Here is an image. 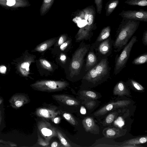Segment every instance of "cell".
Listing matches in <instances>:
<instances>
[{
  "label": "cell",
  "instance_id": "cell-25",
  "mask_svg": "<svg viewBox=\"0 0 147 147\" xmlns=\"http://www.w3.org/2000/svg\"><path fill=\"white\" fill-rule=\"evenodd\" d=\"M124 3L130 5L147 6V0H126Z\"/></svg>",
  "mask_w": 147,
  "mask_h": 147
},
{
  "label": "cell",
  "instance_id": "cell-21",
  "mask_svg": "<svg viewBox=\"0 0 147 147\" xmlns=\"http://www.w3.org/2000/svg\"><path fill=\"white\" fill-rule=\"evenodd\" d=\"M147 136L138 137L129 139L126 141L123 144V146H126L129 145H135L141 144H143L146 142Z\"/></svg>",
  "mask_w": 147,
  "mask_h": 147
},
{
  "label": "cell",
  "instance_id": "cell-34",
  "mask_svg": "<svg viewBox=\"0 0 147 147\" xmlns=\"http://www.w3.org/2000/svg\"><path fill=\"white\" fill-rule=\"evenodd\" d=\"M67 38L65 34L61 35L59 37L58 42L57 45L60 46L65 41Z\"/></svg>",
  "mask_w": 147,
  "mask_h": 147
},
{
  "label": "cell",
  "instance_id": "cell-40",
  "mask_svg": "<svg viewBox=\"0 0 147 147\" xmlns=\"http://www.w3.org/2000/svg\"><path fill=\"white\" fill-rule=\"evenodd\" d=\"M66 58V55L64 54H61L60 57V59L63 63H64Z\"/></svg>",
  "mask_w": 147,
  "mask_h": 147
},
{
  "label": "cell",
  "instance_id": "cell-42",
  "mask_svg": "<svg viewBox=\"0 0 147 147\" xmlns=\"http://www.w3.org/2000/svg\"><path fill=\"white\" fill-rule=\"evenodd\" d=\"M53 121L55 123H58L60 121V119L59 117H55Z\"/></svg>",
  "mask_w": 147,
  "mask_h": 147
},
{
  "label": "cell",
  "instance_id": "cell-18",
  "mask_svg": "<svg viewBox=\"0 0 147 147\" xmlns=\"http://www.w3.org/2000/svg\"><path fill=\"white\" fill-rule=\"evenodd\" d=\"M82 124L86 132L94 133V131H98V127L92 117H87L84 118L82 121Z\"/></svg>",
  "mask_w": 147,
  "mask_h": 147
},
{
  "label": "cell",
  "instance_id": "cell-13",
  "mask_svg": "<svg viewBox=\"0 0 147 147\" xmlns=\"http://www.w3.org/2000/svg\"><path fill=\"white\" fill-rule=\"evenodd\" d=\"M85 69L86 72L95 67L100 61L95 53L93 46L91 45L87 53Z\"/></svg>",
  "mask_w": 147,
  "mask_h": 147
},
{
  "label": "cell",
  "instance_id": "cell-26",
  "mask_svg": "<svg viewBox=\"0 0 147 147\" xmlns=\"http://www.w3.org/2000/svg\"><path fill=\"white\" fill-rule=\"evenodd\" d=\"M127 84L128 85L130 86L138 91H142L144 90L142 86L134 79H129L127 82Z\"/></svg>",
  "mask_w": 147,
  "mask_h": 147
},
{
  "label": "cell",
  "instance_id": "cell-6",
  "mask_svg": "<svg viewBox=\"0 0 147 147\" xmlns=\"http://www.w3.org/2000/svg\"><path fill=\"white\" fill-rule=\"evenodd\" d=\"M69 85L65 81L42 80L37 81L31 86L36 90L50 92L61 91Z\"/></svg>",
  "mask_w": 147,
  "mask_h": 147
},
{
  "label": "cell",
  "instance_id": "cell-17",
  "mask_svg": "<svg viewBox=\"0 0 147 147\" xmlns=\"http://www.w3.org/2000/svg\"><path fill=\"white\" fill-rule=\"evenodd\" d=\"M129 89L128 85L122 81H120L117 83L113 90V93L115 95L122 96L124 95H129Z\"/></svg>",
  "mask_w": 147,
  "mask_h": 147
},
{
  "label": "cell",
  "instance_id": "cell-41",
  "mask_svg": "<svg viewBox=\"0 0 147 147\" xmlns=\"http://www.w3.org/2000/svg\"><path fill=\"white\" fill-rule=\"evenodd\" d=\"M80 113L83 115L85 114L86 113V110L85 107L83 106H81L80 109Z\"/></svg>",
  "mask_w": 147,
  "mask_h": 147
},
{
  "label": "cell",
  "instance_id": "cell-22",
  "mask_svg": "<svg viewBox=\"0 0 147 147\" xmlns=\"http://www.w3.org/2000/svg\"><path fill=\"white\" fill-rule=\"evenodd\" d=\"M119 3V0H109L105 7L106 16H109L113 11Z\"/></svg>",
  "mask_w": 147,
  "mask_h": 147
},
{
  "label": "cell",
  "instance_id": "cell-39",
  "mask_svg": "<svg viewBox=\"0 0 147 147\" xmlns=\"http://www.w3.org/2000/svg\"><path fill=\"white\" fill-rule=\"evenodd\" d=\"M38 143L40 145L44 146H47L48 144L47 142H45V141L42 140V139L40 138V139L39 138Z\"/></svg>",
  "mask_w": 147,
  "mask_h": 147
},
{
  "label": "cell",
  "instance_id": "cell-29",
  "mask_svg": "<svg viewBox=\"0 0 147 147\" xmlns=\"http://www.w3.org/2000/svg\"><path fill=\"white\" fill-rule=\"evenodd\" d=\"M62 116L65 119L71 124L73 125H76V120L70 114L65 113L63 114Z\"/></svg>",
  "mask_w": 147,
  "mask_h": 147
},
{
  "label": "cell",
  "instance_id": "cell-14",
  "mask_svg": "<svg viewBox=\"0 0 147 147\" xmlns=\"http://www.w3.org/2000/svg\"><path fill=\"white\" fill-rule=\"evenodd\" d=\"M59 111L47 108H39L36 111V115L40 117L52 120L59 114Z\"/></svg>",
  "mask_w": 147,
  "mask_h": 147
},
{
  "label": "cell",
  "instance_id": "cell-8",
  "mask_svg": "<svg viewBox=\"0 0 147 147\" xmlns=\"http://www.w3.org/2000/svg\"><path fill=\"white\" fill-rule=\"evenodd\" d=\"M38 127L41 135L47 142L57 136L56 129L50 123L46 121H39L38 123Z\"/></svg>",
  "mask_w": 147,
  "mask_h": 147
},
{
  "label": "cell",
  "instance_id": "cell-33",
  "mask_svg": "<svg viewBox=\"0 0 147 147\" xmlns=\"http://www.w3.org/2000/svg\"><path fill=\"white\" fill-rule=\"evenodd\" d=\"M96 104V102L93 100L87 102L85 104L86 107L88 109L93 108Z\"/></svg>",
  "mask_w": 147,
  "mask_h": 147
},
{
  "label": "cell",
  "instance_id": "cell-2",
  "mask_svg": "<svg viewBox=\"0 0 147 147\" xmlns=\"http://www.w3.org/2000/svg\"><path fill=\"white\" fill-rule=\"evenodd\" d=\"M111 69L108 57L102 59L95 67L86 72L83 79L90 86H96L110 78Z\"/></svg>",
  "mask_w": 147,
  "mask_h": 147
},
{
  "label": "cell",
  "instance_id": "cell-32",
  "mask_svg": "<svg viewBox=\"0 0 147 147\" xmlns=\"http://www.w3.org/2000/svg\"><path fill=\"white\" fill-rule=\"evenodd\" d=\"M94 3L96 5L97 12L100 14L102 8V0H94Z\"/></svg>",
  "mask_w": 147,
  "mask_h": 147
},
{
  "label": "cell",
  "instance_id": "cell-5",
  "mask_svg": "<svg viewBox=\"0 0 147 147\" xmlns=\"http://www.w3.org/2000/svg\"><path fill=\"white\" fill-rule=\"evenodd\" d=\"M137 41L136 36H133L124 47L119 55L117 54L115 58L113 74L116 75L125 67L129 59L132 48Z\"/></svg>",
  "mask_w": 147,
  "mask_h": 147
},
{
  "label": "cell",
  "instance_id": "cell-4",
  "mask_svg": "<svg viewBox=\"0 0 147 147\" xmlns=\"http://www.w3.org/2000/svg\"><path fill=\"white\" fill-rule=\"evenodd\" d=\"M90 45L82 43L74 54L69 66L70 72L72 76L80 74L83 65L84 57Z\"/></svg>",
  "mask_w": 147,
  "mask_h": 147
},
{
  "label": "cell",
  "instance_id": "cell-15",
  "mask_svg": "<svg viewBox=\"0 0 147 147\" xmlns=\"http://www.w3.org/2000/svg\"><path fill=\"white\" fill-rule=\"evenodd\" d=\"M126 131L125 129L119 128L107 127L103 131L104 136L107 138H116L124 135Z\"/></svg>",
  "mask_w": 147,
  "mask_h": 147
},
{
  "label": "cell",
  "instance_id": "cell-23",
  "mask_svg": "<svg viewBox=\"0 0 147 147\" xmlns=\"http://www.w3.org/2000/svg\"><path fill=\"white\" fill-rule=\"evenodd\" d=\"M54 0H43L40 10L41 16L46 13L52 5Z\"/></svg>",
  "mask_w": 147,
  "mask_h": 147
},
{
  "label": "cell",
  "instance_id": "cell-28",
  "mask_svg": "<svg viewBox=\"0 0 147 147\" xmlns=\"http://www.w3.org/2000/svg\"><path fill=\"white\" fill-rule=\"evenodd\" d=\"M57 136L61 142L64 147H71L70 144L66 140L63 134L59 130L56 129Z\"/></svg>",
  "mask_w": 147,
  "mask_h": 147
},
{
  "label": "cell",
  "instance_id": "cell-36",
  "mask_svg": "<svg viewBox=\"0 0 147 147\" xmlns=\"http://www.w3.org/2000/svg\"><path fill=\"white\" fill-rule=\"evenodd\" d=\"M24 101H27L28 100L27 99L22 100H17L15 102L14 104L16 107H20L23 105Z\"/></svg>",
  "mask_w": 147,
  "mask_h": 147
},
{
  "label": "cell",
  "instance_id": "cell-27",
  "mask_svg": "<svg viewBox=\"0 0 147 147\" xmlns=\"http://www.w3.org/2000/svg\"><path fill=\"white\" fill-rule=\"evenodd\" d=\"M81 95L88 98L95 99L98 98L97 94L95 92L88 90H83L80 92Z\"/></svg>",
  "mask_w": 147,
  "mask_h": 147
},
{
  "label": "cell",
  "instance_id": "cell-3",
  "mask_svg": "<svg viewBox=\"0 0 147 147\" xmlns=\"http://www.w3.org/2000/svg\"><path fill=\"white\" fill-rule=\"evenodd\" d=\"M96 11L95 7L90 6L84 11V18L86 24L81 28L77 33L76 40H90L93 35V31L97 28L95 22Z\"/></svg>",
  "mask_w": 147,
  "mask_h": 147
},
{
  "label": "cell",
  "instance_id": "cell-20",
  "mask_svg": "<svg viewBox=\"0 0 147 147\" xmlns=\"http://www.w3.org/2000/svg\"><path fill=\"white\" fill-rule=\"evenodd\" d=\"M57 38H54L47 40L37 45L34 49V51L42 52L52 46L57 41Z\"/></svg>",
  "mask_w": 147,
  "mask_h": 147
},
{
  "label": "cell",
  "instance_id": "cell-19",
  "mask_svg": "<svg viewBox=\"0 0 147 147\" xmlns=\"http://www.w3.org/2000/svg\"><path fill=\"white\" fill-rule=\"evenodd\" d=\"M111 28L107 26L103 28L95 41L91 44L93 47L96 46L99 43L108 38L110 36Z\"/></svg>",
  "mask_w": 147,
  "mask_h": 147
},
{
  "label": "cell",
  "instance_id": "cell-9",
  "mask_svg": "<svg viewBox=\"0 0 147 147\" xmlns=\"http://www.w3.org/2000/svg\"><path fill=\"white\" fill-rule=\"evenodd\" d=\"M123 18L133 20L140 22H147V11L139 10H123L119 14Z\"/></svg>",
  "mask_w": 147,
  "mask_h": 147
},
{
  "label": "cell",
  "instance_id": "cell-16",
  "mask_svg": "<svg viewBox=\"0 0 147 147\" xmlns=\"http://www.w3.org/2000/svg\"><path fill=\"white\" fill-rule=\"evenodd\" d=\"M55 100L69 106H77L79 102L76 98L64 94H55L52 96Z\"/></svg>",
  "mask_w": 147,
  "mask_h": 147
},
{
  "label": "cell",
  "instance_id": "cell-43",
  "mask_svg": "<svg viewBox=\"0 0 147 147\" xmlns=\"http://www.w3.org/2000/svg\"><path fill=\"white\" fill-rule=\"evenodd\" d=\"M6 70V67L3 66H2L0 67V71L2 73H3L5 72Z\"/></svg>",
  "mask_w": 147,
  "mask_h": 147
},
{
  "label": "cell",
  "instance_id": "cell-31",
  "mask_svg": "<svg viewBox=\"0 0 147 147\" xmlns=\"http://www.w3.org/2000/svg\"><path fill=\"white\" fill-rule=\"evenodd\" d=\"M117 112H112L109 114L105 119V122L107 124L112 123L117 115Z\"/></svg>",
  "mask_w": 147,
  "mask_h": 147
},
{
  "label": "cell",
  "instance_id": "cell-1",
  "mask_svg": "<svg viewBox=\"0 0 147 147\" xmlns=\"http://www.w3.org/2000/svg\"><path fill=\"white\" fill-rule=\"evenodd\" d=\"M140 22L123 18L116 31L113 48L115 52L122 49L138 29Z\"/></svg>",
  "mask_w": 147,
  "mask_h": 147
},
{
  "label": "cell",
  "instance_id": "cell-7",
  "mask_svg": "<svg viewBox=\"0 0 147 147\" xmlns=\"http://www.w3.org/2000/svg\"><path fill=\"white\" fill-rule=\"evenodd\" d=\"M113 40L110 36L95 47H93L96 54L100 61L102 59L108 57L111 54L113 49Z\"/></svg>",
  "mask_w": 147,
  "mask_h": 147
},
{
  "label": "cell",
  "instance_id": "cell-24",
  "mask_svg": "<svg viewBox=\"0 0 147 147\" xmlns=\"http://www.w3.org/2000/svg\"><path fill=\"white\" fill-rule=\"evenodd\" d=\"M147 61V53H145L137 57L132 63L135 65H139L145 63Z\"/></svg>",
  "mask_w": 147,
  "mask_h": 147
},
{
  "label": "cell",
  "instance_id": "cell-45",
  "mask_svg": "<svg viewBox=\"0 0 147 147\" xmlns=\"http://www.w3.org/2000/svg\"><path fill=\"white\" fill-rule=\"evenodd\" d=\"M1 103V102H0V103Z\"/></svg>",
  "mask_w": 147,
  "mask_h": 147
},
{
  "label": "cell",
  "instance_id": "cell-10",
  "mask_svg": "<svg viewBox=\"0 0 147 147\" xmlns=\"http://www.w3.org/2000/svg\"><path fill=\"white\" fill-rule=\"evenodd\" d=\"M30 5L28 0H0V6L6 10H16Z\"/></svg>",
  "mask_w": 147,
  "mask_h": 147
},
{
  "label": "cell",
  "instance_id": "cell-44",
  "mask_svg": "<svg viewBox=\"0 0 147 147\" xmlns=\"http://www.w3.org/2000/svg\"><path fill=\"white\" fill-rule=\"evenodd\" d=\"M58 143L57 142H53L51 145V147H57L58 146Z\"/></svg>",
  "mask_w": 147,
  "mask_h": 147
},
{
  "label": "cell",
  "instance_id": "cell-38",
  "mask_svg": "<svg viewBox=\"0 0 147 147\" xmlns=\"http://www.w3.org/2000/svg\"><path fill=\"white\" fill-rule=\"evenodd\" d=\"M70 42V41L69 40L65 42L60 46V49L61 51H64L67 47Z\"/></svg>",
  "mask_w": 147,
  "mask_h": 147
},
{
  "label": "cell",
  "instance_id": "cell-11",
  "mask_svg": "<svg viewBox=\"0 0 147 147\" xmlns=\"http://www.w3.org/2000/svg\"><path fill=\"white\" fill-rule=\"evenodd\" d=\"M130 103V101L125 100L112 102L98 110L94 113V115L96 116L103 115L112 110L126 107Z\"/></svg>",
  "mask_w": 147,
  "mask_h": 147
},
{
  "label": "cell",
  "instance_id": "cell-30",
  "mask_svg": "<svg viewBox=\"0 0 147 147\" xmlns=\"http://www.w3.org/2000/svg\"><path fill=\"white\" fill-rule=\"evenodd\" d=\"M39 61L41 66L44 69L50 71L53 70V67L50 63L44 59H40Z\"/></svg>",
  "mask_w": 147,
  "mask_h": 147
},
{
  "label": "cell",
  "instance_id": "cell-35",
  "mask_svg": "<svg viewBox=\"0 0 147 147\" xmlns=\"http://www.w3.org/2000/svg\"><path fill=\"white\" fill-rule=\"evenodd\" d=\"M143 43L145 46L147 45V30L144 32L142 39Z\"/></svg>",
  "mask_w": 147,
  "mask_h": 147
},
{
  "label": "cell",
  "instance_id": "cell-37",
  "mask_svg": "<svg viewBox=\"0 0 147 147\" xmlns=\"http://www.w3.org/2000/svg\"><path fill=\"white\" fill-rule=\"evenodd\" d=\"M115 123L116 125L120 127H121L124 124V122L121 117H119L116 120Z\"/></svg>",
  "mask_w": 147,
  "mask_h": 147
},
{
  "label": "cell",
  "instance_id": "cell-12",
  "mask_svg": "<svg viewBox=\"0 0 147 147\" xmlns=\"http://www.w3.org/2000/svg\"><path fill=\"white\" fill-rule=\"evenodd\" d=\"M35 56L26 55L19 58L17 68L18 71L22 75L27 76L29 74L30 65L34 61Z\"/></svg>",
  "mask_w": 147,
  "mask_h": 147
}]
</instances>
